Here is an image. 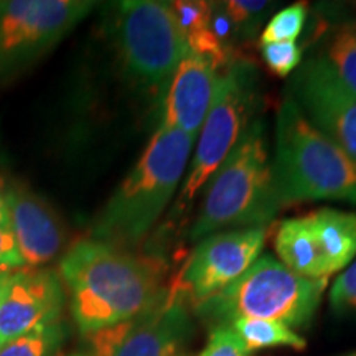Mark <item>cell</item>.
I'll return each mask as SVG.
<instances>
[{"label": "cell", "instance_id": "obj_16", "mask_svg": "<svg viewBox=\"0 0 356 356\" xmlns=\"http://www.w3.org/2000/svg\"><path fill=\"white\" fill-rule=\"evenodd\" d=\"M170 7L184 33L188 51L213 61L218 68H226L233 63L229 60V53L222 48V44L211 32V2L177 0V2H170Z\"/></svg>", "mask_w": 356, "mask_h": 356}, {"label": "cell", "instance_id": "obj_29", "mask_svg": "<svg viewBox=\"0 0 356 356\" xmlns=\"http://www.w3.org/2000/svg\"><path fill=\"white\" fill-rule=\"evenodd\" d=\"M335 356H356V350H353V351H346V353H341V355H335Z\"/></svg>", "mask_w": 356, "mask_h": 356}, {"label": "cell", "instance_id": "obj_17", "mask_svg": "<svg viewBox=\"0 0 356 356\" xmlns=\"http://www.w3.org/2000/svg\"><path fill=\"white\" fill-rule=\"evenodd\" d=\"M228 327L241 338V341L251 353L270 348H307V340L300 333L277 322L239 318L231 322Z\"/></svg>", "mask_w": 356, "mask_h": 356}, {"label": "cell", "instance_id": "obj_19", "mask_svg": "<svg viewBox=\"0 0 356 356\" xmlns=\"http://www.w3.org/2000/svg\"><path fill=\"white\" fill-rule=\"evenodd\" d=\"M68 330L56 322L8 341L0 348V356H56L63 346Z\"/></svg>", "mask_w": 356, "mask_h": 356}, {"label": "cell", "instance_id": "obj_23", "mask_svg": "<svg viewBox=\"0 0 356 356\" xmlns=\"http://www.w3.org/2000/svg\"><path fill=\"white\" fill-rule=\"evenodd\" d=\"M330 307L338 317H356V259L333 282Z\"/></svg>", "mask_w": 356, "mask_h": 356}, {"label": "cell", "instance_id": "obj_25", "mask_svg": "<svg viewBox=\"0 0 356 356\" xmlns=\"http://www.w3.org/2000/svg\"><path fill=\"white\" fill-rule=\"evenodd\" d=\"M25 267L15 238L10 229L0 228V270H12Z\"/></svg>", "mask_w": 356, "mask_h": 356}, {"label": "cell", "instance_id": "obj_7", "mask_svg": "<svg viewBox=\"0 0 356 356\" xmlns=\"http://www.w3.org/2000/svg\"><path fill=\"white\" fill-rule=\"evenodd\" d=\"M115 40L126 73L147 88H165L188 53L170 2L127 0L119 3Z\"/></svg>", "mask_w": 356, "mask_h": 356}, {"label": "cell", "instance_id": "obj_5", "mask_svg": "<svg viewBox=\"0 0 356 356\" xmlns=\"http://www.w3.org/2000/svg\"><path fill=\"white\" fill-rule=\"evenodd\" d=\"M327 284L328 279L302 277L273 256H259L241 277L195 307V314L211 328L228 327L239 318L269 320L292 330L307 328Z\"/></svg>", "mask_w": 356, "mask_h": 356}, {"label": "cell", "instance_id": "obj_14", "mask_svg": "<svg viewBox=\"0 0 356 356\" xmlns=\"http://www.w3.org/2000/svg\"><path fill=\"white\" fill-rule=\"evenodd\" d=\"M191 333L188 302L168 289L155 309L136 318L113 356H178Z\"/></svg>", "mask_w": 356, "mask_h": 356}, {"label": "cell", "instance_id": "obj_24", "mask_svg": "<svg viewBox=\"0 0 356 356\" xmlns=\"http://www.w3.org/2000/svg\"><path fill=\"white\" fill-rule=\"evenodd\" d=\"M198 356H251V351L229 327H216Z\"/></svg>", "mask_w": 356, "mask_h": 356}, {"label": "cell", "instance_id": "obj_13", "mask_svg": "<svg viewBox=\"0 0 356 356\" xmlns=\"http://www.w3.org/2000/svg\"><path fill=\"white\" fill-rule=\"evenodd\" d=\"M218 70L207 58L186 53L167 84L160 126L177 129L197 139L215 97L220 78Z\"/></svg>", "mask_w": 356, "mask_h": 356}, {"label": "cell", "instance_id": "obj_3", "mask_svg": "<svg viewBox=\"0 0 356 356\" xmlns=\"http://www.w3.org/2000/svg\"><path fill=\"white\" fill-rule=\"evenodd\" d=\"M270 173L279 208L318 200L356 207V160L312 126L291 96L277 113Z\"/></svg>", "mask_w": 356, "mask_h": 356}, {"label": "cell", "instance_id": "obj_8", "mask_svg": "<svg viewBox=\"0 0 356 356\" xmlns=\"http://www.w3.org/2000/svg\"><path fill=\"white\" fill-rule=\"evenodd\" d=\"M95 6L89 0H2L0 81L17 78L38 63Z\"/></svg>", "mask_w": 356, "mask_h": 356}, {"label": "cell", "instance_id": "obj_6", "mask_svg": "<svg viewBox=\"0 0 356 356\" xmlns=\"http://www.w3.org/2000/svg\"><path fill=\"white\" fill-rule=\"evenodd\" d=\"M256 86V71L246 61H233L220 74L211 108L202 126V136L173 213L188 210L238 144L239 137L252 121Z\"/></svg>", "mask_w": 356, "mask_h": 356}, {"label": "cell", "instance_id": "obj_12", "mask_svg": "<svg viewBox=\"0 0 356 356\" xmlns=\"http://www.w3.org/2000/svg\"><path fill=\"white\" fill-rule=\"evenodd\" d=\"M10 233L26 267H42L63 251L65 228L53 208L25 186L12 184L6 190Z\"/></svg>", "mask_w": 356, "mask_h": 356}, {"label": "cell", "instance_id": "obj_22", "mask_svg": "<svg viewBox=\"0 0 356 356\" xmlns=\"http://www.w3.org/2000/svg\"><path fill=\"white\" fill-rule=\"evenodd\" d=\"M261 53L269 71L280 78H286L299 70L304 50L297 42H279L261 44Z\"/></svg>", "mask_w": 356, "mask_h": 356}, {"label": "cell", "instance_id": "obj_1", "mask_svg": "<svg viewBox=\"0 0 356 356\" xmlns=\"http://www.w3.org/2000/svg\"><path fill=\"white\" fill-rule=\"evenodd\" d=\"M163 274L165 266L159 257L91 238L74 243L60 262L71 317L83 337L155 309L168 292Z\"/></svg>", "mask_w": 356, "mask_h": 356}, {"label": "cell", "instance_id": "obj_30", "mask_svg": "<svg viewBox=\"0 0 356 356\" xmlns=\"http://www.w3.org/2000/svg\"><path fill=\"white\" fill-rule=\"evenodd\" d=\"M70 356H89L88 353H73V355H70Z\"/></svg>", "mask_w": 356, "mask_h": 356}, {"label": "cell", "instance_id": "obj_15", "mask_svg": "<svg viewBox=\"0 0 356 356\" xmlns=\"http://www.w3.org/2000/svg\"><path fill=\"white\" fill-rule=\"evenodd\" d=\"M323 275L345 270L356 259V213L318 208L304 215Z\"/></svg>", "mask_w": 356, "mask_h": 356}, {"label": "cell", "instance_id": "obj_28", "mask_svg": "<svg viewBox=\"0 0 356 356\" xmlns=\"http://www.w3.org/2000/svg\"><path fill=\"white\" fill-rule=\"evenodd\" d=\"M12 270H0V299H2L3 292H6L8 280H10Z\"/></svg>", "mask_w": 356, "mask_h": 356}, {"label": "cell", "instance_id": "obj_20", "mask_svg": "<svg viewBox=\"0 0 356 356\" xmlns=\"http://www.w3.org/2000/svg\"><path fill=\"white\" fill-rule=\"evenodd\" d=\"M222 7L233 25L236 40L254 37L267 13L273 10V3L266 0H229L222 2Z\"/></svg>", "mask_w": 356, "mask_h": 356}, {"label": "cell", "instance_id": "obj_11", "mask_svg": "<svg viewBox=\"0 0 356 356\" xmlns=\"http://www.w3.org/2000/svg\"><path fill=\"white\" fill-rule=\"evenodd\" d=\"M66 291L60 274L29 267L12 273L0 299V348L26 333L60 322Z\"/></svg>", "mask_w": 356, "mask_h": 356}, {"label": "cell", "instance_id": "obj_18", "mask_svg": "<svg viewBox=\"0 0 356 356\" xmlns=\"http://www.w3.org/2000/svg\"><path fill=\"white\" fill-rule=\"evenodd\" d=\"M323 35L322 56L335 71L340 81L356 95V33L340 24L327 26Z\"/></svg>", "mask_w": 356, "mask_h": 356}, {"label": "cell", "instance_id": "obj_10", "mask_svg": "<svg viewBox=\"0 0 356 356\" xmlns=\"http://www.w3.org/2000/svg\"><path fill=\"white\" fill-rule=\"evenodd\" d=\"M287 96L312 126L356 160V95L322 56L302 61L289 83Z\"/></svg>", "mask_w": 356, "mask_h": 356}, {"label": "cell", "instance_id": "obj_27", "mask_svg": "<svg viewBox=\"0 0 356 356\" xmlns=\"http://www.w3.org/2000/svg\"><path fill=\"white\" fill-rule=\"evenodd\" d=\"M348 12H350L348 15H346L345 19L340 22V24L346 25L348 29H351L356 33V3H351V6L348 7Z\"/></svg>", "mask_w": 356, "mask_h": 356}, {"label": "cell", "instance_id": "obj_9", "mask_svg": "<svg viewBox=\"0 0 356 356\" xmlns=\"http://www.w3.org/2000/svg\"><path fill=\"white\" fill-rule=\"evenodd\" d=\"M266 238L267 226L207 236L193 249L172 291L197 307L241 277L259 259Z\"/></svg>", "mask_w": 356, "mask_h": 356}, {"label": "cell", "instance_id": "obj_21", "mask_svg": "<svg viewBox=\"0 0 356 356\" xmlns=\"http://www.w3.org/2000/svg\"><path fill=\"white\" fill-rule=\"evenodd\" d=\"M307 3H292L282 10H279L267 22L261 33V44L279 43V42H296L300 37L307 22Z\"/></svg>", "mask_w": 356, "mask_h": 356}, {"label": "cell", "instance_id": "obj_2", "mask_svg": "<svg viewBox=\"0 0 356 356\" xmlns=\"http://www.w3.org/2000/svg\"><path fill=\"white\" fill-rule=\"evenodd\" d=\"M195 140L188 134L160 126L139 162L99 213L91 239L132 251L175 197Z\"/></svg>", "mask_w": 356, "mask_h": 356}, {"label": "cell", "instance_id": "obj_4", "mask_svg": "<svg viewBox=\"0 0 356 356\" xmlns=\"http://www.w3.org/2000/svg\"><path fill=\"white\" fill-rule=\"evenodd\" d=\"M262 122L252 119L203 188L191 241L221 231L269 226L279 213Z\"/></svg>", "mask_w": 356, "mask_h": 356}, {"label": "cell", "instance_id": "obj_26", "mask_svg": "<svg viewBox=\"0 0 356 356\" xmlns=\"http://www.w3.org/2000/svg\"><path fill=\"white\" fill-rule=\"evenodd\" d=\"M0 228L10 229V220H8V208L6 202V190L2 188V181H0Z\"/></svg>", "mask_w": 356, "mask_h": 356}]
</instances>
